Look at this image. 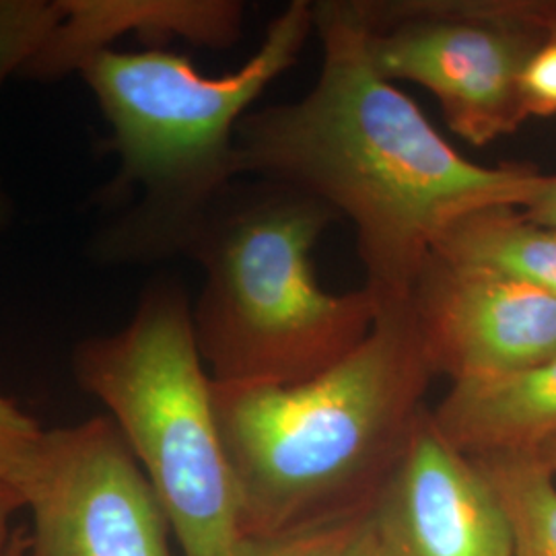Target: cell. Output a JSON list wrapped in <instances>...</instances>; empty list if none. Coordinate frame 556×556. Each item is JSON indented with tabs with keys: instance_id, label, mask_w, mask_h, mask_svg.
<instances>
[{
	"instance_id": "cell-1",
	"label": "cell",
	"mask_w": 556,
	"mask_h": 556,
	"mask_svg": "<svg viewBox=\"0 0 556 556\" xmlns=\"http://www.w3.org/2000/svg\"><path fill=\"white\" fill-rule=\"evenodd\" d=\"M312 13L318 80L301 100L239 122L236 169L351 220L365 287L379 303L406 301L454 223L491 206H526L544 174L457 153L415 101L374 71L351 0H312Z\"/></svg>"
},
{
	"instance_id": "cell-2",
	"label": "cell",
	"mask_w": 556,
	"mask_h": 556,
	"mask_svg": "<svg viewBox=\"0 0 556 556\" xmlns=\"http://www.w3.org/2000/svg\"><path fill=\"white\" fill-rule=\"evenodd\" d=\"M438 378L406 301L298 383H217L220 438L238 478L248 540L282 536L369 505L394 470Z\"/></svg>"
},
{
	"instance_id": "cell-3",
	"label": "cell",
	"mask_w": 556,
	"mask_h": 556,
	"mask_svg": "<svg viewBox=\"0 0 556 556\" xmlns=\"http://www.w3.org/2000/svg\"><path fill=\"white\" fill-rule=\"evenodd\" d=\"M312 34V0H293L268 23L258 50L220 77L165 50H108L80 68L110 124L119 184L140 190L108 238L116 258L184 254L238 176L239 122L298 62Z\"/></svg>"
},
{
	"instance_id": "cell-4",
	"label": "cell",
	"mask_w": 556,
	"mask_h": 556,
	"mask_svg": "<svg viewBox=\"0 0 556 556\" xmlns=\"http://www.w3.org/2000/svg\"><path fill=\"white\" fill-rule=\"evenodd\" d=\"M340 220L287 186L229 188L188 241L204 270L192 307L206 371L217 383H298L351 355L378 319L367 289L328 293L312 252Z\"/></svg>"
},
{
	"instance_id": "cell-5",
	"label": "cell",
	"mask_w": 556,
	"mask_h": 556,
	"mask_svg": "<svg viewBox=\"0 0 556 556\" xmlns=\"http://www.w3.org/2000/svg\"><path fill=\"white\" fill-rule=\"evenodd\" d=\"M75 374L110 410L184 556H250L213 379L178 282L151 285L128 326L80 342Z\"/></svg>"
},
{
	"instance_id": "cell-6",
	"label": "cell",
	"mask_w": 556,
	"mask_h": 556,
	"mask_svg": "<svg viewBox=\"0 0 556 556\" xmlns=\"http://www.w3.org/2000/svg\"><path fill=\"white\" fill-rule=\"evenodd\" d=\"M381 79L425 87L472 147L528 119L521 77L556 20V0H351Z\"/></svg>"
},
{
	"instance_id": "cell-7",
	"label": "cell",
	"mask_w": 556,
	"mask_h": 556,
	"mask_svg": "<svg viewBox=\"0 0 556 556\" xmlns=\"http://www.w3.org/2000/svg\"><path fill=\"white\" fill-rule=\"evenodd\" d=\"M25 507L27 556H172L160 498L110 417L46 433Z\"/></svg>"
},
{
	"instance_id": "cell-8",
	"label": "cell",
	"mask_w": 556,
	"mask_h": 556,
	"mask_svg": "<svg viewBox=\"0 0 556 556\" xmlns=\"http://www.w3.org/2000/svg\"><path fill=\"white\" fill-rule=\"evenodd\" d=\"M438 376L493 378L556 357V298L431 254L406 298Z\"/></svg>"
},
{
	"instance_id": "cell-9",
	"label": "cell",
	"mask_w": 556,
	"mask_h": 556,
	"mask_svg": "<svg viewBox=\"0 0 556 556\" xmlns=\"http://www.w3.org/2000/svg\"><path fill=\"white\" fill-rule=\"evenodd\" d=\"M371 507L390 556H511L497 495L477 462L439 431L431 408Z\"/></svg>"
},
{
	"instance_id": "cell-10",
	"label": "cell",
	"mask_w": 556,
	"mask_h": 556,
	"mask_svg": "<svg viewBox=\"0 0 556 556\" xmlns=\"http://www.w3.org/2000/svg\"><path fill=\"white\" fill-rule=\"evenodd\" d=\"M60 17L23 77L54 80L112 50L122 36L174 38L229 48L241 36L243 4L236 0H59Z\"/></svg>"
},
{
	"instance_id": "cell-11",
	"label": "cell",
	"mask_w": 556,
	"mask_h": 556,
	"mask_svg": "<svg viewBox=\"0 0 556 556\" xmlns=\"http://www.w3.org/2000/svg\"><path fill=\"white\" fill-rule=\"evenodd\" d=\"M431 415L468 456L536 452L556 438V357L505 376L456 381Z\"/></svg>"
},
{
	"instance_id": "cell-12",
	"label": "cell",
	"mask_w": 556,
	"mask_h": 556,
	"mask_svg": "<svg viewBox=\"0 0 556 556\" xmlns=\"http://www.w3.org/2000/svg\"><path fill=\"white\" fill-rule=\"evenodd\" d=\"M433 254L517 278L556 298V227L526 217L517 206H491L457 220Z\"/></svg>"
},
{
	"instance_id": "cell-13",
	"label": "cell",
	"mask_w": 556,
	"mask_h": 556,
	"mask_svg": "<svg viewBox=\"0 0 556 556\" xmlns=\"http://www.w3.org/2000/svg\"><path fill=\"white\" fill-rule=\"evenodd\" d=\"M497 495L511 556H556V477L538 452L470 456Z\"/></svg>"
},
{
	"instance_id": "cell-14",
	"label": "cell",
	"mask_w": 556,
	"mask_h": 556,
	"mask_svg": "<svg viewBox=\"0 0 556 556\" xmlns=\"http://www.w3.org/2000/svg\"><path fill=\"white\" fill-rule=\"evenodd\" d=\"M371 503L282 536L252 540L250 556H390Z\"/></svg>"
},
{
	"instance_id": "cell-15",
	"label": "cell",
	"mask_w": 556,
	"mask_h": 556,
	"mask_svg": "<svg viewBox=\"0 0 556 556\" xmlns=\"http://www.w3.org/2000/svg\"><path fill=\"white\" fill-rule=\"evenodd\" d=\"M59 17V0H0V89L38 54Z\"/></svg>"
},
{
	"instance_id": "cell-16",
	"label": "cell",
	"mask_w": 556,
	"mask_h": 556,
	"mask_svg": "<svg viewBox=\"0 0 556 556\" xmlns=\"http://www.w3.org/2000/svg\"><path fill=\"white\" fill-rule=\"evenodd\" d=\"M46 433L13 400L0 396V482L25 498L40 475Z\"/></svg>"
},
{
	"instance_id": "cell-17",
	"label": "cell",
	"mask_w": 556,
	"mask_h": 556,
	"mask_svg": "<svg viewBox=\"0 0 556 556\" xmlns=\"http://www.w3.org/2000/svg\"><path fill=\"white\" fill-rule=\"evenodd\" d=\"M521 100L528 118L556 116V20L523 71Z\"/></svg>"
},
{
	"instance_id": "cell-18",
	"label": "cell",
	"mask_w": 556,
	"mask_h": 556,
	"mask_svg": "<svg viewBox=\"0 0 556 556\" xmlns=\"http://www.w3.org/2000/svg\"><path fill=\"white\" fill-rule=\"evenodd\" d=\"M523 215L536 223L556 227V174H544L534 197L521 206Z\"/></svg>"
},
{
	"instance_id": "cell-19",
	"label": "cell",
	"mask_w": 556,
	"mask_h": 556,
	"mask_svg": "<svg viewBox=\"0 0 556 556\" xmlns=\"http://www.w3.org/2000/svg\"><path fill=\"white\" fill-rule=\"evenodd\" d=\"M25 507V497L20 491H15L13 486L0 482V556H4L13 534L17 530H13V519Z\"/></svg>"
},
{
	"instance_id": "cell-20",
	"label": "cell",
	"mask_w": 556,
	"mask_h": 556,
	"mask_svg": "<svg viewBox=\"0 0 556 556\" xmlns=\"http://www.w3.org/2000/svg\"><path fill=\"white\" fill-rule=\"evenodd\" d=\"M27 548H29V536L23 530H17L4 556H27Z\"/></svg>"
},
{
	"instance_id": "cell-21",
	"label": "cell",
	"mask_w": 556,
	"mask_h": 556,
	"mask_svg": "<svg viewBox=\"0 0 556 556\" xmlns=\"http://www.w3.org/2000/svg\"><path fill=\"white\" fill-rule=\"evenodd\" d=\"M536 452L538 456L542 457V462L548 466V470L556 477V438L546 441Z\"/></svg>"
}]
</instances>
